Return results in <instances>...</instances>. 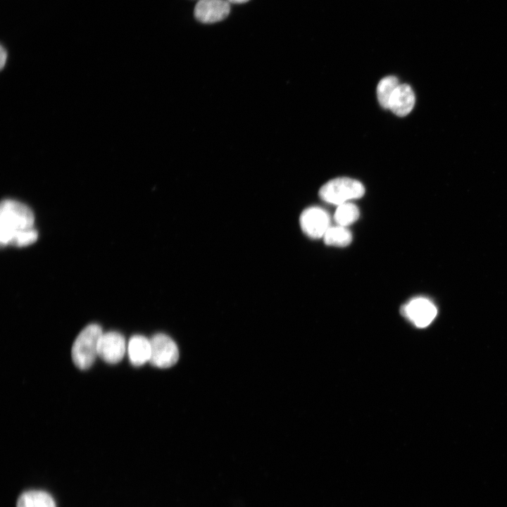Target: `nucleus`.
Returning <instances> with one entry per match:
<instances>
[{
    "mask_svg": "<svg viewBox=\"0 0 507 507\" xmlns=\"http://www.w3.org/2000/svg\"><path fill=\"white\" fill-rule=\"evenodd\" d=\"M299 222L303 232L308 237L313 239L323 237L330 227L328 213L319 207L305 209L300 215Z\"/></svg>",
    "mask_w": 507,
    "mask_h": 507,
    "instance_id": "nucleus-5",
    "label": "nucleus"
},
{
    "mask_svg": "<svg viewBox=\"0 0 507 507\" xmlns=\"http://www.w3.org/2000/svg\"><path fill=\"white\" fill-rule=\"evenodd\" d=\"M129 359L134 366H141L149 361L151 356L150 339L142 335L131 337L127 347Z\"/></svg>",
    "mask_w": 507,
    "mask_h": 507,
    "instance_id": "nucleus-10",
    "label": "nucleus"
},
{
    "mask_svg": "<svg viewBox=\"0 0 507 507\" xmlns=\"http://www.w3.org/2000/svg\"><path fill=\"white\" fill-rule=\"evenodd\" d=\"M35 217L29 207L13 199H5L0 206V241L13 244L20 233L34 228Z\"/></svg>",
    "mask_w": 507,
    "mask_h": 507,
    "instance_id": "nucleus-1",
    "label": "nucleus"
},
{
    "mask_svg": "<svg viewBox=\"0 0 507 507\" xmlns=\"http://www.w3.org/2000/svg\"><path fill=\"white\" fill-rule=\"evenodd\" d=\"M229 3L232 4H243L247 2L249 0H227Z\"/></svg>",
    "mask_w": 507,
    "mask_h": 507,
    "instance_id": "nucleus-16",
    "label": "nucleus"
},
{
    "mask_svg": "<svg viewBox=\"0 0 507 507\" xmlns=\"http://www.w3.org/2000/svg\"><path fill=\"white\" fill-rule=\"evenodd\" d=\"M327 245L334 246H346L352 240L351 232L344 226L337 225L330 227L323 236Z\"/></svg>",
    "mask_w": 507,
    "mask_h": 507,
    "instance_id": "nucleus-12",
    "label": "nucleus"
},
{
    "mask_svg": "<svg viewBox=\"0 0 507 507\" xmlns=\"http://www.w3.org/2000/svg\"><path fill=\"white\" fill-rule=\"evenodd\" d=\"M150 339L149 363L155 367L166 368L176 363L179 358L178 348L175 342L162 333L154 334Z\"/></svg>",
    "mask_w": 507,
    "mask_h": 507,
    "instance_id": "nucleus-4",
    "label": "nucleus"
},
{
    "mask_svg": "<svg viewBox=\"0 0 507 507\" xmlns=\"http://www.w3.org/2000/svg\"><path fill=\"white\" fill-rule=\"evenodd\" d=\"M415 101L412 88L407 84H399L391 96L389 108L395 115L403 117L412 111Z\"/></svg>",
    "mask_w": 507,
    "mask_h": 507,
    "instance_id": "nucleus-9",
    "label": "nucleus"
},
{
    "mask_svg": "<svg viewBox=\"0 0 507 507\" xmlns=\"http://www.w3.org/2000/svg\"><path fill=\"white\" fill-rule=\"evenodd\" d=\"M399 85V80L394 76L385 77L379 82L377 87V95L382 107L389 108L391 96Z\"/></svg>",
    "mask_w": 507,
    "mask_h": 507,
    "instance_id": "nucleus-13",
    "label": "nucleus"
},
{
    "mask_svg": "<svg viewBox=\"0 0 507 507\" xmlns=\"http://www.w3.org/2000/svg\"><path fill=\"white\" fill-rule=\"evenodd\" d=\"M101 327L95 323L85 327L76 337L71 355L74 364L81 370L89 368L98 356V344L101 334Z\"/></svg>",
    "mask_w": 507,
    "mask_h": 507,
    "instance_id": "nucleus-2",
    "label": "nucleus"
},
{
    "mask_svg": "<svg viewBox=\"0 0 507 507\" xmlns=\"http://www.w3.org/2000/svg\"><path fill=\"white\" fill-rule=\"evenodd\" d=\"M359 217L358 207L350 202H346L337 206L334 215V219L338 225L347 226L355 221Z\"/></svg>",
    "mask_w": 507,
    "mask_h": 507,
    "instance_id": "nucleus-14",
    "label": "nucleus"
},
{
    "mask_svg": "<svg viewBox=\"0 0 507 507\" xmlns=\"http://www.w3.org/2000/svg\"><path fill=\"white\" fill-rule=\"evenodd\" d=\"M227 0H199L194 10L196 20L203 23H213L224 20L230 13Z\"/></svg>",
    "mask_w": 507,
    "mask_h": 507,
    "instance_id": "nucleus-8",
    "label": "nucleus"
},
{
    "mask_svg": "<svg viewBox=\"0 0 507 507\" xmlns=\"http://www.w3.org/2000/svg\"><path fill=\"white\" fill-rule=\"evenodd\" d=\"M401 313L417 327H425L435 318L437 308L429 299L418 297L403 305Z\"/></svg>",
    "mask_w": 507,
    "mask_h": 507,
    "instance_id": "nucleus-6",
    "label": "nucleus"
},
{
    "mask_svg": "<svg viewBox=\"0 0 507 507\" xmlns=\"http://www.w3.org/2000/svg\"><path fill=\"white\" fill-rule=\"evenodd\" d=\"M124 337L117 332L103 333L98 344V356L105 362L115 364L120 362L126 351Z\"/></svg>",
    "mask_w": 507,
    "mask_h": 507,
    "instance_id": "nucleus-7",
    "label": "nucleus"
},
{
    "mask_svg": "<svg viewBox=\"0 0 507 507\" xmlns=\"http://www.w3.org/2000/svg\"><path fill=\"white\" fill-rule=\"evenodd\" d=\"M16 507H56L53 497L42 490L23 492L18 499Z\"/></svg>",
    "mask_w": 507,
    "mask_h": 507,
    "instance_id": "nucleus-11",
    "label": "nucleus"
},
{
    "mask_svg": "<svg viewBox=\"0 0 507 507\" xmlns=\"http://www.w3.org/2000/svg\"><path fill=\"white\" fill-rule=\"evenodd\" d=\"M364 193L365 188L359 181L349 177H337L325 184L319 191V196L322 200L338 206L361 198Z\"/></svg>",
    "mask_w": 507,
    "mask_h": 507,
    "instance_id": "nucleus-3",
    "label": "nucleus"
},
{
    "mask_svg": "<svg viewBox=\"0 0 507 507\" xmlns=\"http://www.w3.org/2000/svg\"><path fill=\"white\" fill-rule=\"evenodd\" d=\"M0 53H1L0 54L1 68H3L5 65V62L6 61L7 54H6V50L4 49V47L2 46H1Z\"/></svg>",
    "mask_w": 507,
    "mask_h": 507,
    "instance_id": "nucleus-15",
    "label": "nucleus"
}]
</instances>
